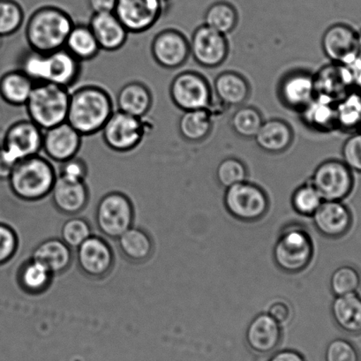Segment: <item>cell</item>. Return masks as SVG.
<instances>
[{"label": "cell", "instance_id": "6da1fadb", "mask_svg": "<svg viewBox=\"0 0 361 361\" xmlns=\"http://www.w3.org/2000/svg\"><path fill=\"white\" fill-rule=\"evenodd\" d=\"M115 110L106 90L87 84L70 92L66 122L82 136L94 135L102 131Z\"/></svg>", "mask_w": 361, "mask_h": 361}, {"label": "cell", "instance_id": "7a4b0ae2", "mask_svg": "<svg viewBox=\"0 0 361 361\" xmlns=\"http://www.w3.org/2000/svg\"><path fill=\"white\" fill-rule=\"evenodd\" d=\"M75 23L64 9L44 6L35 10L27 20L25 37L33 51L51 54L65 47Z\"/></svg>", "mask_w": 361, "mask_h": 361}, {"label": "cell", "instance_id": "3957f363", "mask_svg": "<svg viewBox=\"0 0 361 361\" xmlns=\"http://www.w3.org/2000/svg\"><path fill=\"white\" fill-rule=\"evenodd\" d=\"M57 176L50 161L37 155L17 163L8 180L17 197L35 202L51 194Z\"/></svg>", "mask_w": 361, "mask_h": 361}, {"label": "cell", "instance_id": "277c9868", "mask_svg": "<svg viewBox=\"0 0 361 361\" xmlns=\"http://www.w3.org/2000/svg\"><path fill=\"white\" fill-rule=\"evenodd\" d=\"M314 243L304 224L290 222L283 227L273 250V258L279 269L297 274L306 269L314 257Z\"/></svg>", "mask_w": 361, "mask_h": 361}, {"label": "cell", "instance_id": "5b68a950", "mask_svg": "<svg viewBox=\"0 0 361 361\" xmlns=\"http://www.w3.org/2000/svg\"><path fill=\"white\" fill-rule=\"evenodd\" d=\"M70 90L51 82L35 84L25 104L31 121L45 131L68 118Z\"/></svg>", "mask_w": 361, "mask_h": 361}, {"label": "cell", "instance_id": "8992f818", "mask_svg": "<svg viewBox=\"0 0 361 361\" xmlns=\"http://www.w3.org/2000/svg\"><path fill=\"white\" fill-rule=\"evenodd\" d=\"M224 202L227 212L244 223L257 222L269 209V200L264 189L248 181L226 188Z\"/></svg>", "mask_w": 361, "mask_h": 361}, {"label": "cell", "instance_id": "52a82bcc", "mask_svg": "<svg viewBox=\"0 0 361 361\" xmlns=\"http://www.w3.org/2000/svg\"><path fill=\"white\" fill-rule=\"evenodd\" d=\"M143 118L115 110L102 129L105 145L115 152L127 153L141 145L147 134Z\"/></svg>", "mask_w": 361, "mask_h": 361}, {"label": "cell", "instance_id": "ba28073f", "mask_svg": "<svg viewBox=\"0 0 361 361\" xmlns=\"http://www.w3.org/2000/svg\"><path fill=\"white\" fill-rule=\"evenodd\" d=\"M324 201L348 197L354 187L353 171L343 161L331 159L319 164L310 180Z\"/></svg>", "mask_w": 361, "mask_h": 361}, {"label": "cell", "instance_id": "9c48e42d", "mask_svg": "<svg viewBox=\"0 0 361 361\" xmlns=\"http://www.w3.org/2000/svg\"><path fill=\"white\" fill-rule=\"evenodd\" d=\"M173 104L183 111L208 109L212 99L208 80L198 73L187 71L174 77L170 85Z\"/></svg>", "mask_w": 361, "mask_h": 361}, {"label": "cell", "instance_id": "30bf717a", "mask_svg": "<svg viewBox=\"0 0 361 361\" xmlns=\"http://www.w3.org/2000/svg\"><path fill=\"white\" fill-rule=\"evenodd\" d=\"M97 224L102 233L111 238H118L132 227L134 209L127 196L111 192L98 203Z\"/></svg>", "mask_w": 361, "mask_h": 361}, {"label": "cell", "instance_id": "8fae6325", "mask_svg": "<svg viewBox=\"0 0 361 361\" xmlns=\"http://www.w3.org/2000/svg\"><path fill=\"white\" fill-rule=\"evenodd\" d=\"M44 131L30 119L15 122L6 130L2 148L16 164L39 155L43 149Z\"/></svg>", "mask_w": 361, "mask_h": 361}, {"label": "cell", "instance_id": "7c38bea8", "mask_svg": "<svg viewBox=\"0 0 361 361\" xmlns=\"http://www.w3.org/2000/svg\"><path fill=\"white\" fill-rule=\"evenodd\" d=\"M164 6L162 0H117L114 13L129 34H140L156 25Z\"/></svg>", "mask_w": 361, "mask_h": 361}, {"label": "cell", "instance_id": "4fadbf2b", "mask_svg": "<svg viewBox=\"0 0 361 361\" xmlns=\"http://www.w3.org/2000/svg\"><path fill=\"white\" fill-rule=\"evenodd\" d=\"M189 47L195 62L207 68H215L222 65L229 54V44L226 36L206 25L195 30Z\"/></svg>", "mask_w": 361, "mask_h": 361}, {"label": "cell", "instance_id": "5bb4252c", "mask_svg": "<svg viewBox=\"0 0 361 361\" xmlns=\"http://www.w3.org/2000/svg\"><path fill=\"white\" fill-rule=\"evenodd\" d=\"M322 47L333 63L350 66L360 58L357 32L346 24L329 27L322 37Z\"/></svg>", "mask_w": 361, "mask_h": 361}, {"label": "cell", "instance_id": "9a60e30c", "mask_svg": "<svg viewBox=\"0 0 361 361\" xmlns=\"http://www.w3.org/2000/svg\"><path fill=\"white\" fill-rule=\"evenodd\" d=\"M154 61L161 68L176 69L187 62L190 55L189 42L183 34L176 30L160 31L152 43Z\"/></svg>", "mask_w": 361, "mask_h": 361}, {"label": "cell", "instance_id": "2e32d148", "mask_svg": "<svg viewBox=\"0 0 361 361\" xmlns=\"http://www.w3.org/2000/svg\"><path fill=\"white\" fill-rule=\"evenodd\" d=\"M83 136L68 122L44 131L43 152L49 159L61 164L79 153Z\"/></svg>", "mask_w": 361, "mask_h": 361}, {"label": "cell", "instance_id": "e0dca14e", "mask_svg": "<svg viewBox=\"0 0 361 361\" xmlns=\"http://www.w3.org/2000/svg\"><path fill=\"white\" fill-rule=\"evenodd\" d=\"M315 230L327 238L345 236L353 226V214L342 202L324 201L311 216Z\"/></svg>", "mask_w": 361, "mask_h": 361}, {"label": "cell", "instance_id": "ac0fdd59", "mask_svg": "<svg viewBox=\"0 0 361 361\" xmlns=\"http://www.w3.org/2000/svg\"><path fill=\"white\" fill-rule=\"evenodd\" d=\"M282 325L268 313L259 314L248 324L246 342L257 355H269L275 352L282 341Z\"/></svg>", "mask_w": 361, "mask_h": 361}, {"label": "cell", "instance_id": "d6986e66", "mask_svg": "<svg viewBox=\"0 0 361 361\" xmlns=\"http://www.w3.org/2000/svg\"><path fill=\"white\" fill-rule=\"evenodd\" d=\"M77 258L80 269L92 278L108 274L114 261L110 246L96 236H90L77 248Z\"/></svg>", "mask_w": 361, "mask_h": 361}, {"label": "cell", "instance_id": "ffe728a7", "mask_svg": "<svg viewBox=\"0 0 361 361\" xmlns=\"http://www.w3.org/2000/svg\"><path fill=\"white\" fill-rule=\"evenodd\" d=\"M314 83L317 94H324L336 102L355 90L352 69L338 63L322 68L314 75Z\"/></svg>", "mask_w": 361, "mask_h": 361}, {"label": "cell", "instance_id": "44dd1931", "mask_svg": "<svg viewBox=\"0 0 361 361\" xmlns=\"http://www.w3.org/2000/svg\"><path fill=\"white\" fill-rule=\"evenodd\" d=\"M317 94L314 75L304 71H295L283 77L279 86L280 99L286 106L303 111Z\"/></svg>", "mask_w": 361, "mask_h": 361}, {"label": "cell", "instance_id": "7402d4cb", "mask_svg": "<svg viewBox=\"0 0 361 361\" xmlns=\"http://www.w3.org/2000/svg\"><path fill=\"white\" fill-rule=\"evenodd\" d=\"M89 26L101 51H118L127 43L128 31L114 13H93Z\"/></svg>", "mask_w": 361, "mask_h": 361}, {"label": "cell", "instance_id": "603a6c76", "mask_svg": "<svg viewBox=\"0 0 361 361\" xmlns=\"http://www.w3.org/2000/svg\"><path fill=\"white\" fill-rule=\"evenodd\" d=\"M51 194L56 208L66 215L82 212L89 200L85 181L72 180L59 175L56 178Z\"/></svg>", "mask_w": 361, "mask_h": 361}, {"label": "cell", "instance_id": "cb8c5ba5", "mask_svg": "<svg viewBox=\"0 0 361 361\" xmlns=\"http://www.w3.org/2000/svg\"><path fill=\"white\" fill-rule=\"evenodd\" d=\"M47 55V82L57 84L70 90L78 82L82 73V62L70 54L65 47Z\"/></svg>", "mask_w": 361, "mask_h": 361}, {"label": "cell", "instance_id": "d4e9b609", "mask_svg": "<svg viewBox=\"0 0 361 361\" xmlns=\"http://www.w3.org/2000/svg\"><path fill=\"white\" fill-rule=\"evenodd\" d=\"M153 105V94L149 87L141 82L125 84L116 98V110L138 118H145Z\"/></svg>", "mask_w": 361, "mask_h": 361}, {"label": "cell", "instance_id": "484cf974", "mask_svg": "<svg viewBox=\"0 0 361 361\" xmlns=\"http://www.w3.org/2000/svg\"><path fill=\"white\" fill-rule=\"evenodd\" d=\"M292 127L282 119L264 121L255 136V142L264 152L272 154L285 152L293 142Z\"/></svg>", "mask_w": 361, "mask_h": 361}, {"label": "cell", "instance_id": "4316f807", "mask_svg": "<svg viewBox=\"0 0 361 361\" xmlns=\"http://www.w3.org/2000/svg\"><path fill=\"white\" fill-rule=\"evenodd\" d=\"M335 324L350 336L361 335V297L357 293L336 296L331 304Z\"/></svg>", "mask_w": 361, "mask_h": 361}, {"label": "cell", "instance_id": "83f0119b", "mask_svg": "<svg viewBox=\"0 0 361 361\" xmlns=\"http://www.w3.org/2000/svg\"><path fill=\"white\" fill-rule=\"evenodd\" d=\"M214 91L221 103L228 107H238L246 103L250 96V86L240 73L224 72L216 76Z\"/></svg>", "mask_w": 361, "mask_h": 361}, {"label": "cell", "instance_id": "f1b7e54d", "mask_svg": "<svg viewBox=\"0 0 361 361\" xmlns=\"http://www.w3.org/2000/svg\"><path fill=\"white\" fill-rule=\"evenodd\" d=\"M336 101L324 94H315L314 99L303 111V121L308 127L320 132H329L338 128L336 124Z\"/></svg>", "mask_w": 361, "mask_h": 361}, {"label": "cell", "instance_id": "f546056e", "mask_svg": "<svg viewBox=\"0 0 361 361\" xmlns=\"http://www.w3.org/2000/svg\"><path fill=\"white\" fill-rule=\"evenodd\" d=\"M32 259L45 266L54 275L68 268L71 264L72 254L64 241L51 238L43 241L35 250Z\"/></svg>", "mask_w": 361, "mask_h": 361}, {"label": "cell", "instance_id": "4dcf8cb0", "mask_svg": "<svg viewBox=\"0 0 361 361\" xmlns=\"http://www.w3.org/2000/svg\"><path fill=\"white\" fill-rule=\"evenodd\" d=\"M35 84L20 69L6 73L0 78V97L13 106H25Z\"/></svg>", "mask_w": 361, "mask_h": 361}, {"label": "cell", "instance_id": "1f68e13d", "mask_svg": "<svg viewBox=\"0 0 361 361\" xmlns=\"http://www.w3.org/2000/svg\"><path fill=\"white\" fill-rule=\"evenodd\" d=\"M65 48L80 61H92L101 51L89 25L75 24L70 31Z\"/></svg>", "mask_w": 361, "mask_h": 361}, {"label": "cell", "instance_id": "d6a6232c", "mask_svg": "<svg viewBox=\"0 0 361 361\" xmlns=\"http://www.w3.org/2000/svg\"><path fill=\"white\" fill-rule=\"evenodd\" d=\"M213 121L208 109L184 111L178 121L182 137L191 142H201L212 132Z\"/></svg>", "mask_w": 361, "mask_h": 361}, {"label": "cell", "instance_id": "836d02e7", "mask_svg": "<svg viewBox=\"0 0 361 361\" xmlns=\"http://www.w3.org/2000/svg\"><path fill=\"white\" fill-rule=\"evenodd\" d=\"M336 124L345 132L360 131L361 128V93L350 91L336 102Z\"/></svg>", "mask_w": 361, "mask_h": 361}, {"label": "cell", "instance_id": "e575fe53", "mask_svg": "<svg viewBox=\"0 0 361 361\" xmlns=\"http://www.w3.org/2000/svg\"><path fill=\"white\" fill-rule=\"evenodd\" d=\"M119 248L126 257L134 262H143L152 253V241L148 234L131 227L118 238Z\"/></svg>", "mask_w": 361, "mask_h": 361}, {"label": "cell", "instance_id": "d590c367", "mask_svg": "<svg viewBox=\"0 0 361 361\" xmlns=\"http://www.w3.org/2000/svg\"><path fill=\"white\" fill-rule=\"evenodd\" d=\"M238 13L233 5L224 1L214 3L207 10L204 25L226 36L238 24Z\"/></svg>", "mask_w": 361, "mask_h": 361}, {"label": "cell", "instance_id": "8d00e7d4", "mask_svg": "<svg viewBox=\"0 0 361 361\" xmlns=\"http://www.w3.org/2000/svg\"><path fill=\"white\" fill-rule=\"evenodd\" d=\"M51 276L45 266L32 259L20 269L19 280L20 286L27 293H39L50 285Z\"/></svg>", "mask_w": 361, "mask_h": 361}, {"label": "cell", "instance_id": "74e56055", "mask_svg": "<svg viewBox=\"0 0 361 361\" xmlns=\"http://www.w3.org/2000/svg\"><path fill=\"white\" fill-rule=\"evenodd\" d=\"M261 112L257 108L243 106L238 108L231 119L235 134L243 138H254L264 123Z\"/></svg>", "mask_w": 361, "mask_h": 361}, {"label": "cell", "instance_id": "f35d334b", "mask_svg": "<svg viewBox=\"0 0 361 361\" xmlns=\"http://www.w3.org/2000/svg\"><path fill=\"white\" fill-rule=\"evenodd\" d=\"M329 285L335 297L357 293L361 287V273L354 266H340L332 273Z\"/></svg>", "mask_w": 361, "mask_h": 361}, {"label": "cell", "instance_id": "ab89813d", "mask_svg": "<svg viewBox=\"0 0 361 361\" xmlns=\"http://www.w3.org/2000/svg\"><path fill=\"white\" fill-rule=\"evenodd\" d=\"M24 11L16 0H0V37L16 34L22 27Z\"/></svg>", "mask_w": 361, "mask_h": 361}, {"label": "cell", "instance_id": "60d3db41", "mask_svg": "<svg viewBox=\"0 0 361 361\" xmlns=\"http://www.w3.org/2000/svg\"><path fill=\"white\" fill-rule=\"evenodd\" d=\"M19 69L35 83L48 82V55L31 50L23 54Z\"/></svg>", "mask_w": 361, "mask_h": 361}, {"label": "cell", "instance_id": "b9f144b4", "mask_svg": "<svg viewBox=\"0 0 361 361\" xmlns=\"http://www.w3.org/2000/svg\"><path fill=\"white\" fill-rule=\"evenodd\" d=\"M324 200L310 181L301 185L293 192L292 206L298 214L312 216L317 212Z\"/></svg>", "mask_w": 361, "mask_h": 361}, {"label": "cell", "instance_id": "7bdbcfd3", "mask_svg": "<svg viewBox=\"0 0 361 361\" xmlns=\"http://www.w3.org/2000/svg\"><path fill=\"white\" fill-rule=\"evenodd\" d=\"M216 176L219 183L226 189L247 181V169L243 161L228 157L217 166Z\"/></svg>", "mask_w": 361, "mask_h": 361}, {"label": "cell", "instance_id": "ee69618b", "mask_svg": "<svg viewBox=\"0 0 361 361\" xmlns=\"http://www.w3.org/2000/svg\"><path fill=\"white\" fill-rule=\"evenodd\" d=\"M92 236L89 223L82 219H71L63 224L62 240L70 248H78L84 241Z\"/></svg>", "mask_w": 361, "mask_h": 361}, {"label": "cell", "instance_id": "f6af8a7d", "mask_svg": "<svg viewBox=\"0 0 361 361\" xmlns=\"http://www.w3.org/2000/svg\"><path fill=\"white\" fill-rule=\"evenodd\" d=\"M325 361H360L359 350L348 340L336 338L329 343L324 353Z\"/></svg>", "mask_w": 361, "mask_h": 361}, {"label": "cell", "instance_id": "bcb514c9", "mask_svg": "<svg viewBox=\"0 0 361 361\" xmlns=\"http://www.w3.org/2000/svg\"><path fill=\"white\" fill-rule=\"evenodd\" d=\"M343 162L353 171L361 173V131L350 135L343 143Z\"/></svg>", "mask_w": 361, "mask_h": 361}, {"label": "cell", "instance_id": "7dc6e473", "mask_svg": "<svg viewBox=\"0 0 361 361\" xmlns=\"http://www.w3.org/2000/svg\"><path fill=\"white\" fill-rule=\"evenodd\" d=\"M18 238L15 231L6 224H0V264L8 262L16 253Z\"/></svg>", "mask_w": 361, "mask_h": 361}, {"label": "cell", "instance_id": "c3c4849f", "mask_svg": "<svg viewBox=\"0 0 361 361\" xmlns=\"http://www.w3.org/2000/svg\"><path fill=\"white\" fill-rule=\"evenodd\" d=\"M59 175L72 180L85 181L87 175V164L76 156L61 164Z\"/></svg>", "mask_w": 361, "mask_h": 361}, {"label": "cell", "instance_id": "681fc988", "mask_svg": "<svg viewBox=\"0 0 361 361\" xmlns=\"http://www.w3.org/2000/svg\"><path fill=\"white\" fill-rule=\"evenodd\" d=\"M267 313L280 325L286 324L292 318V307L286 300H274L269 305Z\"/></svg>", "mask_w": 361, "mask_h": 361}, {"label": "cell", "instance_id": "f907efd6", "mask_svg": "<svg viewBox=\"0 0 361 361\" xmlns=\"http://www.w3.org/2000/svg\"><path fill=\"white\" fill-rule=\"evenodd\" d=\"M16 164L0 146V180H8Z\"/></svg>", "mask_w": 361, "mask_h": 361}, {"label": "cell", "instance_id": "816d5d0a", "mask_svg": "<svg viewBox=\"0 0 361 361\" xmlns=\"http://www.w3.org/2000/svg\"><path fill=\"white\" fill-rule=\"evenodd\" d=\"M117 0H89V6L93 13H114Z\"/></svg>", "mask_w": 361, "mask_h": 361}, {"label": "cell", "instance_id": "f5cc1de1", "mask_svg": "<svg viewBox=\"0 0 361 361\" xmlns=\"http://www.w3.org/2000/svg\"><path fill=\"white\" fill-rule=\"evenodd\" d=\"M269 361H306V360L296 350H283L276 353Z\"/></svg>", "mask_w": 361, "mask_h": 361}, {"label": "cell", "instance_id": "db71d44e", "mask_svg": "<svg viewBox=\"0 0 361 361\" xmlns=\"http://www.w3.org/2000/svg\"><path fill=\"white\" fill-rule=\"evenodd\" d=\"M357 47H359V54L361 57V32L357 33Z\"/></svg>", "mask_w": 361, "mask_h": 361}, {"label": "cell", "instance_id": "11a10c76", "mask_svg": "<svg viewBox=\"0 0 361 361\" xmlns=\"http://www.w3.org/2000/svg\"><path fill=\"white\" fill-rule=\"evenodd\" d=\"M1 44H2V37H0V47H1Z\"/></svg>", "mask_w": 361, "mask_h": 361}, {"label": "cell", "instance_id": "9f6ffc18", "mask_svg": "<svg viewBox=\"0 0 361 361\" xmlns=\"http://www.w3.org/2000/svg\"><path fill=\"white\" fill-rule=\"evenodd\" d=\"M162 1L164 3V4H166V2H167L168 0H162Z\"/></svg>", "mask_w": 361, "mask_h": 361}, {"label": "cell", "instance_id": "6f0895ef", "mask_svg": "<svg viewBox=\"0 0 361 361\" xmlns=\"http://www.w3.org/2000/svg\"><path fill=\"white\" fill-rule=\"evenodd\" d=\"M360 131H361V128H360Z\"/></svg>", "mask_w": 361, "mask_h": 361}]
</instances>
